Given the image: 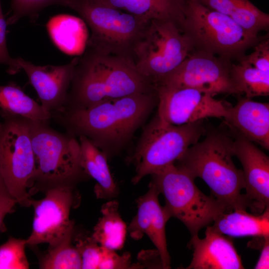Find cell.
I'll list each match as a JSON object with an SVG mask.
<instances>
[{
	"label": "cell",
	"instance_id": "32",
	"mask_svg": "<svg viewBox=\"0 0 269 269\" xmlns=\"http://www.w3.org/2000/svg\"><path fill=\"white\" fill-rule=\"evenodd\" d=\"M132 268H139V267L132 264L131 255L129 253L119 255L115 251L102 246L99 269Z\"/></svg>",
	"mask_w": 269,
	"mask_h": 269
},
{
	"label": "cell",
	"instance_id": "19",
	"mask_svg": "<svg viewBox=\"0 0 269 269\" xmlns=\"http://www.w3.org/2000/svg\"><path fill=\"white\" fill-rule=\"evenodd\" d=\"M147 20L174 22L183 28L187 0H99Z\"/></svg>",
	"mask_w": 269,
	"mask_h": 269
},
{
	"label": "cell",
	"instance_id": "3",
	"mask_svg": "<svg viewBox=\"0 0 269 269\" xmlns=\"http://www.w3.org/2000/svg\"><path fill=\"white\" fill-rule=\"evenodd\" d=\"M233 137L223 131H212L188 147L176 161V165L194 179H202L227 212L251 209L241 191L245 188L243 171L232 157Z\"/></svg>",
	"mask_w": 269,
	"mask_h": 269
},
{
	"label": "cell",
	"instance_id": "30",
	"mask_svg": "<svg viewBox=\"0 0 269 269\" xmlns=\"http://www.w3.org/2000/svg\"><path fill=\"white\" fill-rule=\"evenodd\" d=\"M74 239L75 247L81 257L82 269H99L102 246L96 242L91 236H77Z\"/></svg>",
	"mask_w": 269,
	"mask_h": 269
},
{
	"label": "cell",
	"instance_id": "5",
	"mask_svg": "<svg viewBox=\"0 0 269 269\" xmlns=\"http://www.w3.org/2000/svg\"><path fill=\"white\" fill-rule=\"evenodd\" d=\"M151 175V181L164 197L163 207L167 216L181 221L191 236L227 212L213 196L203 193L195 179L174 163Z\"/></svg>",
	"mask_w": 269,
	"mask_h": 269
},
{
	"label": "cell",
	"instance_id": "15",
	"mask_svg": "<svg viewBox=\"0 0 269 269\" xmlns=\"http://www.w3.org/2000/svg\"><path fill=\"white\" fill-rule=\"evenodd\" d=\"M233 134V151L243 167L245 195L251 209L261 214L269 207V157L254 143Z\"/></svg>",
	"mask_w": 269,
	"mask_h": 269
},
{
	"label": "cell",
	"instance_id": "6",
	"mask_svg": "<svg viewBox=\"0 0 269 269\" xmlns=\"http://www.w3.org/2000/svg\"><path fill=\"white\" fill-rule=\"evenodd\" d=\"M62 5L77 12L90 27L87 45L132 60L134 48L148 20L99 0H63Z\"/></svg>",
	"mask_w": 269,
	"mask_h": 269
},
{
	"label": "cell",
	"instance_id": "8",
	"mask_svg": "<svg viewBox=\"0 0 269 269\" xmlns=\"http://www.w3.org/2000/svg\"><path fill=\"white\" fill-rule=\"evenodd\" d=\"M205 133L203 121L176 126L156 115L144 129L129 158L135 166L132 182L136 184L145 176L174 164Z\"/></svg>",
	"mask_w": 269,
	"mask_h": 269
},
{
	"label": "cell",
	"instance_id": "27",
	"mask_svg": "<svg viewBox=\"0 0 269 269\" xmlns=\"http://www.w3.org/2000/svg\"><path fill=\"white\" fill-rule=\"evenodd\" d=\"M74 229L70 230L55 247L48 249L40 260L42 269H82V260L78 251L72 244Z\"/></svg>",
	"mask_w": 269,
	"mask_h": 269
},
{
	"label": "cell",
	"instance_id": "21",
	"mask_svg": "<svg viewBox=\"0 0 269 269\" xmlns=\"http://www.w3.org/2000/svg\"><path fill=\"white\" fill-rule=\"evenodd\" d=\"M49 35L61 51L69 55H79L86 48L88 38L86 23L82 19L67 14L51 17L46 24Z\"/></svg>",
	"mask_w": 269,
	"mask_h": 269
},
{
	"label": "cell",
	"instance_id": "33",
	"mask_svg": "<svg viewBox=\"0 0 269 269\" xmlns=\"http://www.w3.org/2000/svg\"><path fill=\"white\" fill-rule=\"evenodd\" d=\"M249 63L261 70L269 72V40L266 39L259 42L254 51L248 55L243 56Z\"/></svg>",
	"mask_w": 269,
	"mask_h": 269
},
{
	"label": "cell",
	"instance_id": "28",
	"mask_svg": "<svg viewBox=\"0 0 269 269\" xmlns=\"http://www.w3.org/2000/svg\"><path fill=\"white\" fill-rule=\"evenodd\" d=\"M26 239L9 237L0 245V269H27L29 268L25 248Z\"/></svg>",
	"mask_w": 269,
	"mask_h": 269
},
{
	"label": "cell",
	"instance_id": "18",
	"mask_svg": "<svg viewBox=\"0 0 269 269\" xmlns=\"http://www.w3.org/2000/svg\"><path fill=\"white\" fill-rule=\"evenodd\" d=\"M233 134L269 149V104L241 98L224 118Z\"/></svg>",
	"mask_w": 269,
	"mask_h": 269
},
{
	"label": "cell",
	"instance_id": "22",
	"mask_svg": "<svg viewBox=\"0 0 269 269\" xmlns=\"http://www.w3.org/2000/svg\"><path fill=\"white\" fill-rule=\"evenodd\" d=\"M213 223L214 230L229 237L269 236V207L257 215L241 209L224 212Z\"/></svg>",
	"mask_w": 269,
	"mask_h": 269
},
{
	"label": "cell",
	"instance_id": "2",
	"mask_svg": "<svg viewBox=\"0 0 269 269\" xmlns=\"http://www.w3.org/2000/svg\"><path fill=\"white\" fill-rule=\"evenodd\" d=\"M76 64L63 112L89 107L105 100L150 93L156 88L128 58L87 45Z\"/></svg>",
	"mask_w": 269,
	"mask_h": 269
},
{
	"label": "cell",
	"instance_id": "23",
	"mask_svg": "<svg viewBox=\"0 0 269 269\" xmlns=\"http://www.w3.org/2000/svg\"><path fill=\"white\" fill-rule=\"evenodd\" d=\"M228 16L246 31L258 35L269 26V15L257 8L249 0H195Z\"/></svg>",
	"mask_w": 269,
	"mask_h": 269
},
{
	"label": "cell",
	"instance_id": "34",
	"mask_svg": "<svg viewBox=\"0 0 269 269\" xmlns=\"http://www.w3.org/2000/svg\"><path fill=\"white\" fill-rule=\"evenodd\" d=\"M16 200L8 194L0 195V234L6 231L4 219L6 214L13 211Z\"/></svg>",
	"mask_w": 269,
	"mask_h": 269
},
{
	"label": "cell",
	"instance_id": "31",
	"mask_svg": "<svg viewBox=\"0 0 269 269\" xmlns=\"http://www.w3.org/2000/svg\"><path fill=\"white\" fill-rule=\"evenodd\" d=\"M6 21L3 16L0 0V64L7 66V72L11 75L16 74L21 70L17 58L11 57L6 44Z\"/></svg>",
	"mask_w": 269,
	"mask_h": 269
},
{
	"label": "cell",
	"instance_id": "17",
	"mask_svg": "<svg viewBox=\"0 0 269 269\" xmlns=\"http://www.w3.org/2000/svg\"><path fill=\"white\" fill-rule=\"evenodd\" d=\"M205 237L191 236L188 247L193 250L192 258L187 269H245L230 237L206 227Z\"/></svg>",
	"mask_w": 269,
	"mask_h": 269
},
{
	"label": "cell",
	"instance_id": "9",
	"mask_svg": "<svg viewBox=\"0 0 269 269\" xmlns=\"http://www.w3.org/2000/svg\"><path fill=\"white\" fill-rule=\"evenodd\" d=\"M30 120L0 110V169L8 194L17 203L31 206L27 189L35 172Z\"/></svg>",
	"mask_w": 269,
	"mask_h": 269
},
{
	"label": "cell",
	"instance_id": "29",
	"mask_svg": "<svg viewBox=\"0 0 269 269\" xmlns=\"http://www.w3.org/2000/svg\"><path fill=\"white\" fill-rule=\"evenodd\" d=\"M63 1V0H11V14L6 21L7 24H13L24 16L36 18L44 8L53 4L62 5Z\"/></svg>",
	"mask_w": 269,
	"mask_h": 269
},
{
	"label": "cell",
	"instance_id": "24",
	"mask_svg": "<svg viewBox=\"0 0 269 269\" xmlns=\"http://www.w3.org/2000/svg\"><path fill=\"white\" fill-rule=\"evenodd\" d=\"M102 216L91 237L99 245L112 250H121L125 244L128 227L119 212V203L110 201L101 207Z\"/></svg>",
	"mask_w": 269,
	"mask_h": 269
},
{
	"label": "cell",
	"instance_id": "10",
	"mask_svg": "<svg viewBox=\"0 0 269 269\" xmlns=\"http://www.w3.org/2000/svg\"><path fill=\"white\" fill-rule=\"evenodd\" d=\"M183 28L196 48L230 60L239 59L259 40L228 16L195 0H187Z\"/></svg>",
	"mask_w": 269,
	"mask_h": 269
},
{
	"label": "cell",
	"instance_id": "7",
	"mask_svg": "<svg viewBox=\"0 0 269 269\" xmlns=\"http://www.w3.org/2000/svg\"><path fill=\"white\" fill-rule=\"evenodd\" d=\"M195 48L183 28L169 21L148 20L134 48L138 72L156 87Z\"/></svg>",
	"mask_w": 269,
	"mask_h": 269
},
{
	"label": "cell",
	"instance_id": "1",
	"mask_svg": "<svg viewBox=\"0 0 269 269\" xmlns=\"http://www.w3.org/2000/svg\"><path fill=\"white\" fill-rule=\"evenodd\" d=\"M158 100L157 90L135 93L54 114L51 119L68 134L88 138L107 157L127 144L157 105Z\"/></svg>",
	"mask_w": 269,
	"mask_h": 269
},
{
	"label": "cell",
	"instance_id": "25",
	"mask_svg": "<svg viewBox=\"0 0 269 269\" xmlns=\"http://www.w3.org/2000/svg\"><path fill=\"white\" fill-rule=\"evenodd\" d=\"M237 64H232L231 78L235 94H244L251 99L269 94V72L257 68L246 61L243 56Z\"/></svg>",
	"mask_w": 269,
	"mask_h": 269
},
{
	"label": "cell",
	"instance_id": "16",
	"mask_svg": "<svg viewBox=\"0 0 269 269\" xmlns=\"http://www.w3.org/2000/svg\"><path fill=\"white\" fill-rule=\"evenodd\" d=\"M159 192L151 181L148 190L136 200L137 211L128 227L134 240H138L146 235L158 251L162 268H170V257L167 249L165 226L170 219L159 202Z\"/></svg>",
	"mask_w": 269,
	"mask_h": 269
},
{
	"label": "cell",
	"instance_id": "4",
	"mask_svg": "<svg viewBox=\"0 0 269 269\" xmlns=\"http://www.w3.org/2000/svg\"><path fill=\"white\" fill-rule=\"evenodd\" d=\"M49 121L30 120L35 172L32 186L45 189L73 184L86 174L80 164V144L75 136L61 133Z\"/></svg>",
	"mask_w": 269,
	"mask_h": 269
},
{
	"label": "cell",
	"instance_id": "35",
	"mask_svg": "<svg viewBox=\"0 0 269 269\" xmlns=\"http://www.w3.org/2000/svg\"><path fill=\"white\" fill-rule=\"evenodd\" d=\"M260 250V256L254 269H268L269 268V236L266 238Z\"/></svg>",
	"mask_w": 269,
	"mask_h": 269
},
{
	"label": "cell",
	"instance_id": "11",
	"mask_svg": "<svg viewBox=\"0 0 269 269\" xmlns=\"http://www.w3.org/2000/svg\"><path fill=\"white\" fill-rule=\"evenodd\" d=\"M231 60L195 48L156 86L191 88L209 93L235 94Z\"/></svg>",
	"mask_w": 269,
	"mask_h": 269
},
{
	"label": "cell",
	"instance_id": "12",
	"mask_svg": "<svg viewBox=\"0 0 269 269\" xmlns=\"http://www.w3.org/2000/svg\"><path fill=\"white\" fill-rule=\"evenodd\" d=\"M46 190L43 198L31 200L34 209L32 230L26 241L28 246L47 243L51 249L74 228V222L69 217L75 198L73 185H59Z\"/></svg>",
	"mask_w": 269,
	"mask_h": 269
},
{
	"label": "cell",
	"instance_id": "13",
	"mask_svg": "<svg viewBox=\"0 0 269 269\" xmlns=\"http://www.w3.org/2000/svg\"><path fill=\"white\" fill-rule=\"evenodd\" d=\"M157 115L176 126L203 121L208 118H224L228 107L213 95L194 88L158 86Z\"/></svg>",
	"mask_w": 269,
	"mask_h": 269
},
{
	"label": "cell",
	"instance_id": "14",
	"mask_svg": "<svg viewBox=\"0 0 269 269\" xmlns=\"http://www.w3.org/2000/svg\"><path fill=\"white\" fill-rule=\"evenodd\" d=\"M17 58L37 92L42 108L51 116L63 112L79 57L57 66L36 65L21 57Z\"/></svg>",
	"mask_w": 269,
	"mask_h": 269
},
{
	"label": "cell",
	"instance_id": "20",
	"mask_svg": "<svg viewBox=\"0 0 269 269\" xmlns=\"http://www.w3.org/2000/svg\"><path fill=\"white\" fill-rule=\"evenodd\" d=\"M80 164L86 173L97 183L95 193L98 198L111 199L118 193V188L110 170L105 154L88 138L79 136Z\"/></svg>",
	"mask_w": 269,
	"mask_h": 269
},
{
	"label": "cell",
	"instance_id": "26",
	"mask_svg": "<svg viewBox=\"0 0 269 269\" xmlns=\"http://www.w3.org/2000/svg\"><path fill=\"white\" fill-rule=\"evenodd\" d=\"M0 110L34 121H49L51 119L49 113L13 82L0 85Z\"/></svg>",
	"mask_w": 269,
	"mask_h": 269
},
{
	"label": "cell",
	"instance_id": "36",
	"mask_svg": "<svg viewBox=\"0 0 269 269\" xmlns=\"http://www.w3.org/2000/svg\"><path fill=\"white\" fill-rule=\"evenodd\" d=\"M8 194L3 179V177L0 169V195Z\"/></svg>",
	"mask_w": 269,
	"mask_h": 269
}]
</instances>
